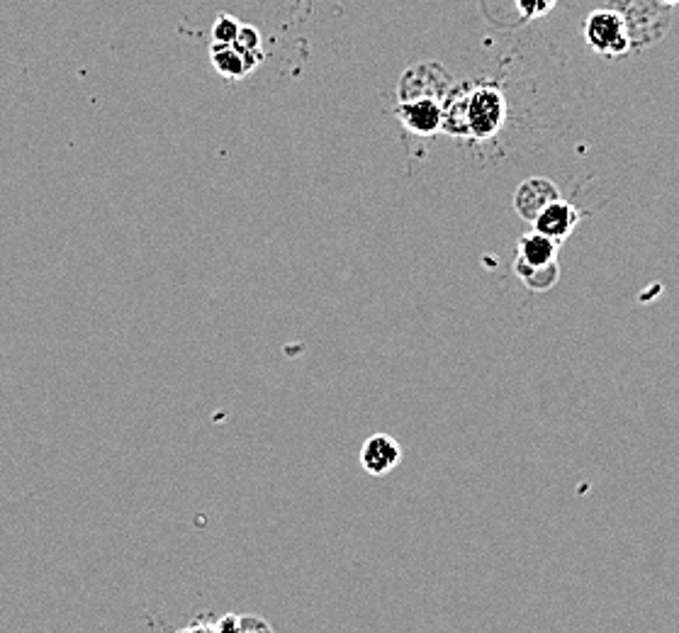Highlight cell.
Returning <instances> with one entry per match:
<instances>
[{
  "mask_svg": "<svg viewBox=\"0 0 679 633\" xmlns=\"http://www.w3.org/2000/svg\"><path fill=\"white\" fill-rule=\"evenodd\" d=\"M660 3H662V5H677L679 0H660Z\"/></svg>",
  "mask_w": 679,
  "mask_h": 633,
  "instance_id": "9a60e30c",
  "label": "cell"
},
{
  "mask_svg": "<svg viewBox=\"0 0 679 633\" xmlns=\"http://www.w3.org/2000/svg\"><path fill=\"white\" fill-rule=\"evenodd\" d=\"M176 633H215V629H210V626H190V629H181Z\"/></svg>",
  "mask_w": 679,
  "mask_h": 633,
  "instance_id": "5bb4252c",
  "label": "cell"
},
{
  "mask_svg": "<svg viewBox=\"0 0 679 633\" xmlns=\"http://www.w3.org/2000/svg\"><path fill=\"white\" fill-rule=\"evenodd\" d=\"M215 633H273V629L258 616H224Z\"/></svg>",
  "mask_w": 679,
  "mask_h": 633,
  "instance_id": "30bf717a",
  "label": "cell"
},
{
  "mask_svg": "<svg viewBox=\"0 0 679 633\" xmlns=\"http://www.w3.org/2000/svg\"><path fill=\"white\" fill-rule=\"evenodd\" d=\"M587 44L604 56H621L631 49V35L624 15L616 10H597L587 18Z\"/></svg>",
  "mask_w": 679,
  "mask_h": 633,
  "instance_id": "7a4b0ae2",
  "label": "cell"
},
{
  "mask_svg": "<svg viewBox=\"0 0 679 633\" xmlns=\"http://www.w3.org/2000/svg\"><path fill=\"white\" fill-rule=\"evenodd\" d=\"M504 112H507V105H504L502 93L490 86L478 88V91L465 95L460 132L473 134L478 139L492 137L504 125Z\"/></svg>",
  "mask_w": 679,
  "mask_h": 633,
  "instance_id": "6da1fadb",
  "label": "cell"
},
{
  "mask_svg": "<svg viewBox=\"0 0 679 633\" xmlns=\"http://www.w3.org/2000/svg\"><path fill=\"white\" fill-rule=\"evenodd\" d=\"M210 59H212V66H215V69L220 71L224 78L239 81V78L251 74V71H254L258 64H261L263 52L261 54H244V52H239L234 44H212Z\"/></svg>",
  "mask_w": 679,
  "mask_h": 633,
  "instance_id": "8992f818",
  "label": "cell"
},
{
  "mask_svg": "<svg viewBox=\"0 0 679 633\" xmlns=\"http://www.w3.org/2000/svg\"><path fill=\"white\" fill-rule=\"evenodd\" d=\"M555 3L558 0H516V5H519V10L526 18H541V15L551 13Z\"/></svg>",
  "mask_w": 679,
  "mask_h": 633,
  "instance_id": "4fadbf2b",
  "label": "cell"
},
{
  "mask_svg": "<svg viewBox=\"0 0 679 633\" xmlns=\"http://www.w3.org/2000/svg\"><path fill=\"white\" fill-rule=\"evenodd\" d=\"M241 22L234 15H220L212 25V44H234L239 37Z\"/></svg>",
  "mask_w": 679,
  "mask_h": 633,
  "instance_id": "8fae6325",
  "label": "cell"
},
{
  "mask_svg": "<svg viewBox=\"0 0 679 633\" xmlns=\"http://www.w3.org/2000/svg\"><path fill=\"white\" fill-rule=\"evenodd\" d=\"M558 244L560 242H555V239L533 229V232L524 234V237L519 239V246H516V261L526 263V266H548V263L555 261Z\"/></svg>",
  "mask_w": 679,
  "mask_h": 633,
  "instance_id": "ba28073f",
  "label": "cell"
},
{
  "mask_svg": "<svg viewBox=\"0 0 679 633\" xmlns=\"http://www.w3.org/2000/svg\"><path fill=\"white\" fill-rule=\"evenodd\" d=\"M514 271L521 283L529 290H533V293H548V290H553L560 280L558 261L548 263V266H526V263L514 261Z\"/></svg>",
  "mask_w": 679,
  "mask_h": 633,
  "instance_id": "9c48e42d",
  "label": "cell"
},
{
  "mask_svg": "<svg viewBox=\"0 0 679 633\" xmlns=\"http://www.w3.org/2000/svg\"><path fill=\"white\" fill-rule=\"evenodd\" d=\"M402 461V446L395 436L390 434H373L361 448V466L366 473L383 478L390 475Z\"/></svg>",
  "mask_w": 679,
  "mask_h": 633,
  "instance_id": "3957f363",
  "label": "cell"
},
{
  "mask_svg": "<svg viewBox=\"0 0 679 633\" xmlns=\"http://www.w3.org/2000/svg\"><path fill=\"white\" fill-rule=\"evenodd\" d=\"M400 120L407 130L417 134H434L443 127V108L436 98L402 100Z\"/></svg>",
  "mask_w": 679,
  "mask_h": 633,
  "instance_id": "5b68a950",
  "label": "cell"
},
{
  "mask_svg": "<svg viewBox=\"0 0 679 633\" xmlns=\"http://www.w3.org/2000/svg\"><path fill=\"white\" fill-rule=\"evenodd\" d=\"M234 47L239 49V52L244 54H261V32L256 30L254 25H241L239 30V37L237 42H234Z\"/></svg>",
  "mask_w": 679,
  "mask_h": 633,
  "instance_id": "7c38bea8",
  "label": "cell"
},
{
  "mask_svg": "<svg viewBox=\"0 0 679 633\" xmlns=\"http://www.w3.org/2000/svg\"><path fill=\"white\" fill-rule=\"evenodd\" d=\"M555 200H560L558 186H555L553 181H548V178L536 176L521 183L519 190H516L514 207L524 220L533 222L548 205L555 203Z\"/></svg>",
  "mask_w": 679,
  "mask_h": 633,
  "instance_id": "277c9868",
  "label": "cell"
},
{
  "mask_svg": "<svg viewBox=\"0 0 679 633\" xmlns=\"http://www.w3.org/2000/svg\"><path fill=\"white\" fill-rule=\"evenodd\" d=\"M577 220H580V215H577L575 207L565 203V200H555V203L548 205L546 210L533 220V229L555 239V242H563L565 237H570L572 229L577 227Z\"/></svg>",
  "mask_w": 679,
  "mask_h": 633,
  "instance_id": "52a82bcc",
  "label": "cell"
}]
</instances>
